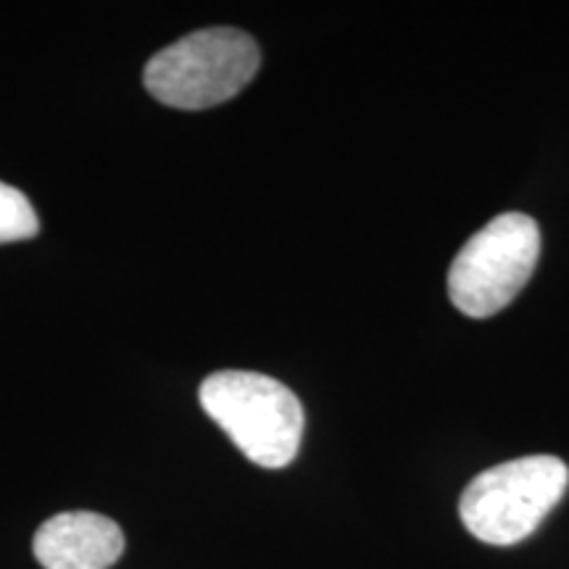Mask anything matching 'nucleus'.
Listing matches in <instances>:
<instances>
[{
  "label": "nucleus",
  "mask_w": 569,
  "mask_h": 569,
  "mask_svg": "<svg viewBox=\"0 0 569 569\" xmlns=\"http://www.w3.org/2000/svg\"><path fill=\"white\" fill-rule=\"evenodd\" d=\"M201 407L243 457L264 469H282L296 459L303 436V407L274 377L224 369L198 390Z\"/></svg>",
  "instance_id": "obj_1"
},
{
  "label": "nucleus",
  "mask_w": 569,
  "mask_h": 569,
  "mask_svg": "<svg viewBox=\"0 0 569 569\" xmlns=\"http://www.w3.org/2000/svg\"><path fill=\"white\" fill-rule=\"evenodd\" d=\"M259 67L261 53L251 34L211 27L156 53L142 71V82L163 106L201 111L232 101Z\"/></svg>",
  "instance_id": "obj_2"
},
{
  "label": "nucleus",
  "mask_w": 569,
  "mask_h": 569,
  "mask_svg": "<svg viewBox=\"0 0 569 569\" xmlns=\"http://www.w3.org/2000/svg\"><path fill=\"white\" fill-rule=\"evenodd\" d=\"M567 486V465L549 453L503 461L480 472L461 493V522L482 543L515 546L538 530Z\"/></svg>",
  "instance_id": "obj_3"
},
{
  "label": "nucleus",
  "mask_w": 569,
  "mask_h": 569,
  "mask_svg": "<svg viewBox=\"0 0 569 569\" xmlns=\"http://www.w3.org/2000/svg\"><path fill=\"white\" fill-rule=\"evenodd\" d=\"M540 230L528 213H501L461 246L448 269V298L461 315L486 319L515 301L536 272Z\"/></svg>",
  "instance_id": "obj_4"
},
{
  "label": "nucleus",
  "mask_w": 569,
  "mask_h": 569,
  "mask_svg": "<svg viewBox=\"0 0 569 569\" xmlns=\"http://www.w3.org/2000/svg\"><path fill=\"white\" fill-rule=\"evenodd\" d=\"M32 549L46 569H109L124 553V532L96 511H63L34 532Z\"/></svg>",
  "instance_id": "obj_5"
},
{
  "label": "nucleus",
  "mask_w": 569,
  "mask_h": 569,
  "mask_svg": "<svg viewBox=\"0 0 569 569\" xmlns=\"http://www.w3.org/2000/svg\"><path fill=\"white\" fill-rule=\"evenodd\" d=\"M40 230V219L34 213L30 198L11 184L0 182V246L30 240Z\"/></svg>",
  "instance_id": "obj_6"
}]
</instances>
